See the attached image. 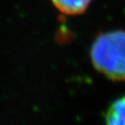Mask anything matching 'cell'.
<instances>
[{
  "label": "cell",
  "mask_w": 125,
  "mask_h": 125,
  "mask_svg": "<svg viewBox=\"0 0 125 125\" xmlns=\"http://www.w3.org/2000/svg\"><path fill=\"white\" fill-rule=\"evenodd\" d=\"M57 9L66 15L83 13L92 0H51Z\"/></svg>",
  "instance_id": "2"
},
{
  "label": "cell",
  "mask_w": 125,
  "mask_h": 125,
  "mask_svg": "<svg viewBox=\"0 0 125 125\" xmlns=\"http://www.w3.org/2000/svg\"><path fill=\"white\" fill-rule=\"evenodd\" d=\"M94 69L114 82H125V31L97 35L90 49Z\"/></svg>",
  "instance_id": "1"
},
{
  "label": "cell",
  "mask_w": 125,
  "mask_h": 125,
  "mask_svg": "<svg viewBox=\"0 0 125 125\" xmlns=\"http://www.w3.org/2000/svg\"><path fill=\"white\" fill-rule=\"evenodd\" d=\"M105 120L107 124L125 125V96L117 99L108 107Z\"/></svg>",
  "instance_id": "3"
}]
</instances>
